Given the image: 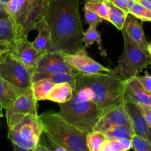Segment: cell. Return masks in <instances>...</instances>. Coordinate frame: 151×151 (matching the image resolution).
Masks as SVG:
<instances>
[{
    "label": "cell",
    "instance_id": "obj_1",
    "mask_svg": "<svg viewBox=\"0 0 151 151\" xmlns=\"http://www.w3.org/2000/svg\"><path fill=\"white\" fill-rule=\"evenodd\" d=\"M44 17L51 32L47 52L73 54L84 47L79 0H49Z\"/></svg>",
    "mask_w": 151,
    "mask_h": 151
},
{
    "label": "cell",
    "instance_id": "obj_2",
    "mask_svg": "<svg viewBox=\"0 0 151 151\" xmlns=\"http://www.w3.org/2000/svg\"><path fill=\"white\" fill-rule=\"evenodd\" d=\"M125 82L114 73L80 74L76 77L73 94L96 105L102 115L124 104Z\"/></svg>",
    "mask_w": 151,
    "mask_h": 151
},
{
    "label": "cell",
    "instance_id": "obj_3",
    "mask_svg": "<svg viewBox=\"0 0 151 151\" xmlns=\"http://www.w3.org/2000/svg\"><path fill=\"white\" fill-rule=\"evenodd\" d=\"M43 131L69 151H89L86 143L87 134L69 123L58 113L52 111L38 115Z\"/></svg>",
    "mask_w": 151,
    "mask_h": 151
},
{
    "label": "cell",
    "instance_id": "obj_4",
    "mask_svg": "<svg viewBox=\"0 0 151 151\" xmlns=\"http://www.w3.org/2000/svg\"><path fill=\"white\" fill-rule=\"evenodd\" d=\"M58 112L64 120L72 124L86 134L93 128L102 116L99 108L92 102L81 100L73 94L69 101L59 104Z\"/></svg>",
    "mask_w": 151,
    "mask_h": 151
},
{
    "label": "cell",
    "instance_id": "obj_5",
    "mask_svg": "<svg viewBox=\"0 0 151 151\" xmlns=\"http://www.w3.org/2000/svg\"><path fill=\"white\" fill-rule=\"evenodd\" d=\"M48 1L44 0H10L5 5L14 22L19 37L27 36L38 19L44 16Z\"/></svg>",
    "mask_w": 151,
    "mask_h": 151
},
{
    "label": "cell",
    "instance_id": "obj_6",
    "mask_svg": "<svg viewBox=\"0 0 151 151\" xmlns=\"http://www.w3.org/2000/svg\"><path fill=\"white\" fill-rule=\"evenodd\" d=\"M121 31L124 40V50L117 66L113 69V73L126 81L132 77L138 76L143 69L151 65V56L148 52L133 42L123 29Z\"/></svg>",
    "mask_w": 151,
    "mask_h": 151
},
{
    "label": "cell",
    "instance_id": "obj_7",
    "mask_svg": "<svg viewBox=\"0 0 151 151\" xmlns=\"http://www.w3.org/2000/svg\"><path fill=\"white\" fill-rule=\"evenodd\" d=\"M43 127L38 115H27L19 123L8 129V139L13 145L34 149L38 144Z\"/></svg>",
    "mask_w": 151,
    "mask_h": 151
},
{
    "label": "cell",
    "instance_id": "obj_8",
    "mask_svg": "<svg viewBox=\"0 0 151 151\" xmlns=\"http://www.w3.org/2000/svg\"><path fill=\"white\" fill-rule=\"evenodd\" d=\"M33 72L10 52L0 53V77L16 87L29 88Z\"/></svg>",
    "mask_w": 151,
    "mask_h": 151
},
{
    "label": "cell",
    "instance_id": "obj_9",
    "mask_svg": "<svg viewBox=\"0 0 151 151\" xmlns=\"http://www.w3.org/2000/svg\"><path fill=\"white\" fill-rule=\"evenodd\" d=\"M27 115H38L37 100L31 87L19 95L6 109V119L8 129L19 123Z\"/></svg>",
    "mask_w": 151,
    "mask_h": 151
},
{
    "label": "cell",
    "instance_id": "obj_10",
    "mask_svg": "<svg viewBox=\"0 0 151 151\" xmlns=\"http://www.w3.org/2000/svg\"><path fill=\"white\" fill-rule=\"evenodd\" d=\"M33 73H69L76 76L81 74L66 61L64 53L60 52H45L42 53Z\"/></svg>",
    "mask_w": 151,
    "mask_h": 151
},
{
    "label": "cell",
    "instance_id": "obj_11",
    "mask_svg": "<svg viewBox=\"0 0 151 151\" xmlns=\"http://www.w3.org/2000/svg\"><path fill=\"white\" fill-rule=\"evenodd\" d=\"M66 61L81 74L96 75L100 73H113V69L106 67L91 58L84 46L73 54H64Z\"/></svg>",
    "mask_w": 151,
    "mask_h": 151
},
{
    "label": "cell",
    "instance_id": "obj_12",
    "mask_svg": "<svg viewBox=\"0 0 151 151\" xmlns=\"http://www.w3.org/2000/svg\"><path fill=\"white\" fill-rule=\"evenodd\" d=\"M10 52L32 72L35 70L38 60L42 55V53L35 50L32 42L28 41L27 36L16 38L13 48Z\"/></svg>",
    "mask_w": 151,
    "mask_h": 151
},
{
    "label": "cell",
    "instance_id": "obj_13",
    "mask_svg": "<svg viewBox=\"0 0 151 151\" xmlns=\"http://www.w3.org/2000/svg\"><path fill=\"white\" fill-rule=\"evenodd\" d=\"M119 125H131V119L124 104L114 108L102 115L93 131L105 133L111 128Z\"/></svg>",
    "mask_w": 151,
    "mask_h": 151
},
{
    "label": "cell",
    "instance_id": "obj_14",
    "mask_svg": "<svg viewBox=\"0 0 151 151\" xmlns=\"http://www.w3.org/2000/svg\"><path fill=\"white\" fill-rule=\"evenodd\" d=\"M124 106L131 119L134 135L142 137L151 144V128L145 119L139 106L125 96Z\"/></svg>",
    "mask_w": 151,
    "mask_h": 151
},
{
    "label": "cell",
    "instance_id": "obj_15",
    "mask_svg": "<svg viewBox=\"0 0 151 151\" xmlns=\"http://www.w3.org/2000/svg\"><path fill=\"white\" fill-rule=\"evenodd\" d=\"M125 96L139 106L151 107V94L144 88L137 77H132L125 81Z\"/></svg>",
    "mask_w": 151,
    "mask_h": 151
},
{
    "label": "cell",
    "instance_id": "obj_16",
    "mask_svg": "<svg viewBox=\"0 0 151 151\" xmlns=\"http://www.w3.org/2000/svg\"><path fill=\"white\" fill-rule=\"evenodd\" d=\"M122 29L133 42L143 50L148 52V42L145 35L142 21L128 13Z\"/></svg>",
    "mask_w": 151,
    "mask_h": 151
},
{
    "label": "cell",
    "instance_id": "obj_17",
    "mask_svg": "<svg viewBox=\"0 0 151 151\" xmlns=\"http://www.w3.org/2000/svg\"><path fill=\"white\" fill-rule=\"evenodd\" d=\"M18 38L17 30L11 18L0 19V53L11 51Z\"/></svg>",
    "mask_w": 151,
    "mask_h": 151
},
{
    "label": "cell",
    "instance_id": "obj_18",
    "mask_svg": "<svg viewBox=\"0 0 151 151\" xmlns=\"http://www.w3.org/2000/svg\"><path fill=\"white\" fill-rule=\"evenodd\" d=\"M33 29L38 31V35L32 42L33 47L41 53L47 52L51 44V32L44 16L37 20Z\"/></svg>",
    "mask_w": 151,
    "mask_h": 151
},
{
    "label": "cell",
    "instance_id": "obj_19",
    "mask_svg": "<svg viewBox=\"0 0 151 151\" xmlns=\"http://www.w3.org/2000/svg\"><path fill=\"white\" fill-rule=\"evenodd\" d=\"M27 89L15 86L0 77V103L3 109H6L8 108L9 106Z\"/></svg>",
    "mask_w": 151,
    "mask_h": 151
},
{
    "label": "cell",
    "instance_id": "obj_20",
    "mask_svg": "<svg viewBox=\"0 0 151 151\" xmlns=\"http://www.w3.org/2000/svg\"><path fill=\"white\" fill-rule=\"evenodd\" d=\"M73 92L74 87L69 83H56L47 95V100H50L58 104L64 103L72 98Z\"/></svg>",
    "mask_w": 151,
    "mask_h": 151
},
{
    "label": "cell",
    "instance_id": "obj_21",
    "mask_svg": "<svg viewBox=\"0 0 151 151\" xmlns=\"http://www.w3.org/2000/svg\"><path fill=\"white\" fill-rule=\"evenodd\" d=\"M76 75L69 73H56V74H36L33 73L32 75V83L35 82L39 80L47 78L50 79L56 83H67L72 85L75 88V83H76Z\"/></svg>",
    "mask_w": 151,
    "mask_h": 151
},
{
    "label": "cell",
    "instance_id": "obj_22",
    "mask_svg": "<svg viewBox=\"0 0 151 151\" xmlns=\"http://www.w3.org/2000/svg\"><path fill=\"white\" fill-rule=\"evenodd\" d=\"M97 27L95 26L88 27L87 30L83 32V35L82 37V42L83 44H85V47L86 48H88L94 43L97 42L101 55L103 56V57H106L107 56V53H106V51L103 47L101 34L97 30Z\"/></svg>",
    "mask_w": 151,
    "mask_h": 151
},
{
    "label": "cell",
    "instance_id": "obj_23",
    "mask_svg": "<svg viewBox=\"0 0 151 151\" xmlns=\"http://www.w3.org/2000/svg\"><path fill=\"white\" fill-rule=\"evenodd\" d=\"M55 83L50 79L44 78L32 83L31 88L37 101L47 100V97Z\"/></svg>",
    "mask_w": 151,
    "mask_h": 151
},
{
    "label": "cell",
    "instance_id": "obj_24",
    "mask_svg": "<svg viewBox=\"0 0 151 151\" xmlns=\"http://www.w3.org/2000/svg\"><path fill=\"white\" fill-rule=\"evenodd\" d=\"M107 139H132L134 135L132 125H119L104 133Z\"/></svg>",
    "mask_w": 151,
    "mask_h": 151
},
{
    "label": "cell",
    "instance_id": "obj_25",
    "mask_svg": "<svg viewBox=\"0 0 151 151\" xmlns=\"http://www.w3.org/2000/svg\"><path fill=\"white\" fill-rule=\"evenodd\" d=\"M84 8L97 13L103 20L109 22V7L107 0H87Z\"/></svg>",
    "mask_w": 151,
    "mask_h": 151
},
{
    "label": "cell",
    "instance_id": "obj_26",
    "mask_svg": "<svg viewBox=\"0 0 151 151\" xmlns=\"http://www.w3.org/2000/svg\"><path fill=\"white\" fill-rule=\"evenodd\" d=\"M108 5L109 7V22L113 24L119 30H122L128 13L109 1H108Z\"/></svg>",
    "mask_w": 151,
    "mask_h": 151
},
{
    "label": "cell",
    "instance_id": "obj_27",
    "mask_svg": "<svg viewBox=\"0 0 151 151\" xmlns=\"http://www.w3.org/2000/svg\"><path fill=\"white\" fill-rule=\"evenodd\" d=\"M131 148L130 139H106L99 151H129Z\"/></svg>",
    "mask_w": 151,
    "mask_h": 151
},
{
    "label": "cell",
    "instance_id": "obj_28",
    "mask_svg": "<svg viewBox=\"0 0 151 151\" xmlns=\"http://www.w3.org/2000/svg\"><path fill=\"white\" fill-rule=\"evenodd\" d=\"M106 139L107 138L104 133L93 131L87 134L86 143L89 151H99Z\"/></svg>",
    "mask_w": 151,
    "mask_h": 151
},
{
    "label": "cell",
    "instance_id": "obj_29",
    "mask_svg": "<svg viewBox=\"0 0 151 151\" xmlns=\"http://www.w3.org/2000/svg\"><path fill=\"white\" fill-rule=\"evenodd\" d=\"M128 13L133 15L142 22H151V10L134 0L128 9Z\"/></svg>",
    "mask_w": 151,
    "mask_h": 151
},
{
    "label": "cell",
    "instance_id": "obj_30",
    "mask_svg": "<svg viewBox=\"0 0 151 151\" xmlns=\"http://www.w3.org/2000/svg\"><path fill=\"white\" fill-rule=\"evenodd\" d=\"M38 143L44 146L49 151H69L66 150L65 147H62L60 145L57 144L55 142L53 141L44 131H43L41 137H40Z\"/></svg>",
    "mask_w": 151,
    "mask_h": 151
},
{
    "label": "cell",
    "instance_id": "obj_31",
    "mask_svg": "<svg viewBox=\"0 0 151 151\" xmlns=\"http://www.w3.org/2000/svg\"><path fill=\"white\" fill-rule=\"evenodd\" d=\"M131 143L134 151H151V144L142 137L134 135Z\"/></svg>",
    "mask_w": 151,
    "mask_h": 151
},
{
    "label": "cell",
    "instance_id": "obj_32",
    "mask_svg": "<svg viewBox=\"0 0 151 151\" xmlns=\"http://www.w3.org/2000/svg\"><path fill=\"white\" fill-rule=\"evenodd\" d=\"M84 13H85L84 17H85L86 22L88 23L89 26L97 27L103 22V19L101 17H100L97 13H94V12L91 11L86 8H84Z\"/></svg>",
    "mask_w": 151,
    "mask_h": 151
},
{
    "label": "cell",
    "instance_id": "obj_33",
    "mask_svg": "<svg viewBox=\"0 0 151 151\" xmlns=\"http://www.w3.org/2000/svg\"><path fill=\"white\" fill-rule=\"evenodd\" d=\"M145 89L151 94V75L147 71L145 72L144 76H137Z\"/></svg>",
    "mask_w": 151,
    "mask_h": 151
},
{
    "label": "cell",
    "instance_id": "obj_34",
    "mask_svg": "<svg viewBox=\"0 0 151 151\" xmlns=\"http://www.w3.org/2000/svg\"><path fill=\"white\" fill-rule=\"evenodd\" d=\"M107 1L128 13V5L131 0H107Z\"/></svg>",
    "mask_w": 151,
    "mask_h": 151
},
{
    "label": "cell",
    "instance_id": "obj_35",
    "mask_svg": "<svg viewBox=\"0 0 151 151\" xmlns=\"http://www.w3.org/2000/svg\"><path fill=\"white\" fill-rule=\"evenodd\" d=\"M145 119L148 124L149 126L151 128V107H142V106H139Z\"/></svg>",
    "mask_w": 151,
    "mask_h": 151
},
{
    "label": "cell",
    "instance_id": "obj_36",
    "mask_svg": "<svg viewBox=\"0 0 151 151\" xmlns=\"http://www.w3.org/2000/svg\"><path fill=\"white\" fill-rule=\"evenodd\" d=\"M10 17V16L8 12H7L5 6L0 3V19H7V18Z\"/></svg>",
    "mask_w": 151,
    "mask_h": 151
},
{
    "label": "cell",
    "instance_id": "obj_37",
    "mask_svg": "<svg viewBox=\"0 0 151 151\" xmlns=\"http://www.w3.org/2000/svg\"><path fill=\"white\" fill-rule=\"evenodd\" d=\"M136 1L151 10V0H136Z\"/></svg>",
    "mask_w": 151,
    "mask_h": 151
},
{
    "label": "cell",
    "instance_id": "obj_38",
    "mask_svg": "<svg viewBox=\"0 0 151 151\" xmlns=\"http://www.w3.org/2000/svg\"><path fill=\"white\" fill-rule=\"evenodd\" d=\"M33 151H49V150H47V149L44 146H43L42 145H41L38 143V144L35 147H34Z\"/></svg>",
    "mask_w": 151,
    "mask_h": 151
},
{
    "label": "cell",
    "instance_id": "obj_39",
    "mask_svg": "<svg viewBox=\"0 0 151 151\" xmlns=\"http://www.w3.org/2000/svg\"><path fill=\"white\" fill-rule=\"evenodd\" d=\"M13 150L14 151H33V149H27L24 148V147H19V146L16 145H13Z\"/></svg>",
    "mask_w": 151,
    "mask_h": 151
},
{
    "label": "cell",
    "instance_id": "obj_40",
    "mask_svg": "<svg viewBox=\"0 0 151 151\" xmlns=\"http://www.w3.org/2000/svg\"><path fill=\"white\" fill-rule=\"evenodd\" d=\"M9 1H10V0H0V3H1V4H3V5L5 6L6 4L9 2Z\"/></svg>",
    "mask_w": 151,
    "mask_h": 151
},
{
    "label": "cell",
    "instance_id": "obj_41",
    "mask_svg": "<svg viewBox=\"0 0 151 151\" xmlns=\"http://www.w3.org/2000/svg\"><path fill=\"white\" fill-rule=\"evenodd\" d=\"M148 52L151 56V41L150 43H148Z\"/></svg>",
    "mask_w": 151,
    "mask_h": 151
},
{
    "label": "cell",
    "instance_id": "obj_42",
    "mask_svg": "<svg viewBox=\"0 0 151 151\" xmlns=\"http://www.w3.org/2000/svg\"><path fill=\"white\" fill-rule=\"evenodd\" d=\"M2 110H3L2 106H1V103H0V113H1V114H3V113H2Z\"/></svg>",
    "mask_w": 151,
    "mask_h": 151
},
{
    "label": "cell",
    "instance_id": "obj_43",
    "mask_svg": "<svg viewBox=\"0 0 151 151\" xmlns=\"http://www.w3.org/2000/svg\"><path fill=\"white\" fill-rule=\"evenodd\" d=\"M2 116H3V114L0 113V117H2Z\"/></svg>",
    "mask_w": 151,
    "mask_h": 151
},
{
    "label": "cell",
    "instance_id": "obj_44",
    "mask_svg": "<svg viewBox=\"0 0 151 151\" xmlns=\"http://www.w3.org/2000/svg\"><path fill=\"white\" fill-rule=\"evenodd\" d=\"M44 1H49V0H44Z\"/></svg>",
    "mask_w": 151,
    "mask_h": 151
},
{
    "label": "cell",
    "instance_id": "obj_45",
    "mask_svg": "<svg viewBox=\"0 0 151 151\" xmlns=\"http://www.w3.org/2000/svg\"><path fill=\"white\" fill-rule=\"evenodd\" d=\"M84 1H87V0H84Z\"/></svg>",
    "mask_w": 151,
    "mask_h": 151
}]
</instances>
